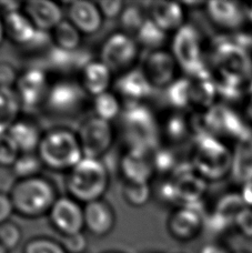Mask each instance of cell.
I'll return each mask as SVG.
<instances>
[{
  "label": "cell",
  "mask_w": 252,
  "mask_h": 253,
  "mask_svg": "<svg viewBox=\"0 0 252 253\" xmlns=\"http://www.w3.org/2000/svg\"><path fill=\"white\" fill-rule=\"evenodd\" d=\"M120 125L129 150L152 153L160 147V124L145 103H128L120 116Z\"/></svg>",
  "instance_id": "6da1fadb"
},
{
  "label": "cell",
  "mask_w": 252,
  "mask_h": 253,
  "mask_svg": "<svg viewBox=\"0 0 252 253\" xmlns=\"http://www.w3.org/2000/svg\"><path fill=\"white\" fill-rule=\"evenodd\" d=\"M37 155L44 168L68 172L84 159L77 132L65 126H56L43 133Z\"/></svg>",
  "instance_id": "7a4b0ae2"
},
{
  "label": "cell",
  "mask_w": 252,
  "mask_h": 253,
  "mask_svg": "<svg viewBox=\"0 0 252 253\" xmlns=\"http://www.w3.org/2000/svg\"><path fill=\"white\" fill-rule=\"evenodd\" d=\"M9 196L15 213L27 219H37L48 214L59 198L55 184L42 175L17 180Z\"/></svg>",
  "instance_id": "3957f363"
},
{
  "label": "cell",
  "mask_w": 252,
  "mask_h": 253,
  "mask_svg": "<svg viewBox=\"0 0 252 253\" xmlns=\"http://www.w3.org/2000/svg\"><path fill=\"white\" fill-rule=\"evenodd\" d=\"M109 184V171L101 159L84 158L67 172L66 189L68 196L84 205L101 200Z\"/></svg>",
  "instance_id": "277c9868"
},
{
  "label": "cell",
  "mask_w": 252,
  "mask_h": 253,
  "mask_svg": "<svg viewBox=\"0 0 252 253\" xmlns=\"http://www.w3.org/2000/svg\"><path fill=\"white\" fill-rule=\"evenodd\" d=\"M190 162L206 181H217L231 173L232 152L215 135L198 134L193 142Z\"/></svg>",
  "instance_id": "5b68a950"
},
{
  "label": "cell",
  "mask_w": 252,
  "mask_h": 253,
  "mask_svg": "<svg viewBox=\"0 0 252 253\" xmlns=\"http://www.w3.org/2000/svg\"><path fill=\"white\" fill-rule=\"evenodd\" d=\"M88 97L80 81L60 79L51 84L43 108L53 117L68 118L84 109Z\"/></svg>",
  "instance_id": "8992f818"
},
{
  "label": "cell",
  "mask_w": 252,
  "mask_h": 253,
  "mask_svg": "<svg viewBox=\"0 0 252 253\" xmlns=\"http://www.w3.org/2000/svg\"><path fill=\"white\" fill-rule=\"evenodd\" d=\"M139 46L133 36L124 31H115L103 40L99 58L109 68L112 74H124L133 69L139 57Z\"/></svg>",
  "instance_id": "52a82bcc"
},
{
  "label": "cell",
  "mask_w": 252,
  "mask_h": 253,
  "mask_svg": "<svg viewBox=\"0 0 252 253\" xmlns=\"http://www.w3.org/2000/svg\"><path fill=\"white\" fill-rule=\"evenodd\" d=\"M171 53L177 61L179 69L192 77L205 70L201 55V42L198 30L186 24L173 34Z\"/></svg>",
  "instance_id": "ba28073f"
},
{
  "label": "cell",
  "mask_w": 252,
  "mask_h": 253,
  "mask_svg": "<svg viewBox=\"0 0 252 253\" xmlns=\"http://www.w3.org/2000/svg\"><path fill=\"white\" fill-rule=\"evenodd\" d=\"M77 135L84 158L101 159L115 141V129L111 123L91 116L79 125Z\"/></svg>",
  "instance_id": "9c48e42d"
},
{
  "label": "cell",
  "mask_w": 252,
  "mask_h": 253,
  "mask_svg": "<svg viewBox=\"0 0 252 253\" xmlns=\"http://www.w3.org/2000/svg\"><path fill=\"white\" fill-rule=\"evenodd\" d=\"M206 215L201 201L179 206L168 219L167 228L170 236L180 242L195 240L205 230Z\"/></svg>",
  "instance_id": "30bf717a"
},
{
  "label": "cell",
  "mask_w": 252,
  "mask_h": 253,
  "mask_svg": "<svg viewBox=\"0 0 252 253\" xmlns=\"http://www.w3.org/2000/svg\"><path fill=\"white\" fill-rule=\"evenodd\" d=\"M50 85L47 71L38 67H30L20 72L13 89L18 94L22 109L33 111L43 107Z\"/></svg>",
  "instance_id": "8fae6325"
},
{
  "label": "cell",
  "mask_w": 252,
  "mask_h": 253,
  "mask_svg": "<svg viewBox=\"0 0 252 253\" xmlns=\"http://www.w3.org/2000/svg\"><path fill=\"white\" fill-rule=\"evenodd\" d=\"M49 222L62 237L84 231V213L82 203L69 196L59 197L48 213Z\"/></svg>",
  "instance_id": "7c38bea8"
},
{
  "label": "cell",
  "mask_w": 252,
  "mask_h": 253,
  "mask_svg": "<svg viewBox=\"0 0 252 253\" xmlns=\"http://www.w3.org/2000/svg\"><path fill=\"white\" fill-rule=\"evenodd\" d=\"M155 89H166L178 78L179 66L171 51L159 49L149 51L141 67Z\"/></svg>",
  "instance_id": "4fadbf2b"
},
{
  "label": "cell",
  "mask_w": 252,
  "mask_h": 253,
  "mask_svg": "<svg viewBox=\"0 0 252 253\" xmlns=\"http://www.w3.org/2000/svg\"><path fill=\"white\" fill-rule=\"evenodd\" d=\"M170 179L174 184L179 206L200 202L207 191V181L193 169L191 162H179Z\"/></svg>",
  "instance_id": "5bb4252c"
},
{
  "label": "cell",
  "mask_w": 252,
  "mask_h": 253,
  "mask_svg": "<svg viewBox=\"0 0 252 253\" xmlns=\"http://www.w3.org/2000/svg\"><path fill=\"white\" fill-rule=\"evenodd\" d=\"M114 87L117 96L128 103H143L155 90L141 68H133L119 75Z\"/></svg>",
  "instance_id": "9a60e30c"
},
{
  "label": "cell",
  "mask_w": 252,
  "mask_h": 253,
  "mask_svg": "<svg viewBox=\"0 0 252 253\" xmlns=\"http://www.w3.org/2000/svg\"><path fill=\"white\" fill-rule=\"evenodd\" d=\"M205 10L213 25L226 30L240 28L248 17V9L238 1L212 0L206 2Z\"/></svg>",
  "instance_id": "2e32d148"
},
{
  "label": "cell",
  "mask_w": 252,
  "mask_h": 253,
  "mask_svg": "<svg viewBox=\"0 0 252 253\" xmlns=\"http://www.w3.org/2000/svg\"><path fill=\"white\" fill-rule=\"evenodd\" d=\"M67 20H69L84 36L96 35L101 29L103 19L97 2L88 0H76L68 3L66 9Z\"/></svg>",
  "instance_id": "e0dca14e"
},
{
  "label": "cell",
  "mask_w": 252,
  "mask_h": 253,
  "mask_svg": "<svg viewBox=\"0 0 252 253\" xmlns=\"http://www.w3.org/2000/svg\"><path fill=\"white\" fill-rule=\"evenodd\" d=\"M84 230L96 238H105L116 227V212L109 203L97 200L84 206Z\"/></svg>",
  "instance_id": "ac0fdd59"
},
{
  "label": "cell",
  "mask_w": 252,
  "mask_h": 253,
  "mask_svg": "<svg viewBox=\"0 0 252 253\" xmlns=\"http://www.w3.org/2000/svg\"><path fill=\"white\" fill-rule=\"evenodd\" d=\"M120 173L125 182L150 183L156 173L152 153L127 149L120 160Z\"/></svg>",
  "instance_id": "d6986e66"
},
{
  "label": "cell",
  "mask_w": 252,
  "mask_h": 253,
  "mask_svg": "<svg viewBox=\"0 0 252 253\" xmlns=\"http://www.w3.org/2000/svg\"><path fill=\"white\" fill-rule=\"evenodd\" d=\"M22 10L36 28L42 31H51L65 20V11L59 3L50 0H30L24 2Z\"/></svg>",
  "instance_id": "ffe728a7"
},
{
  "label": "cell",
  "mask_w": 252,
  "mask_h": 253,
  "mask_svg": "<svg viewBox=\"0 0 252 253\" xmlns=\"http://www.w3.org/2000/svg\"><path fill=\"white\" fill-rule=\"evenodd\" d=\"M147 15L166 33H175L187 24L186 8L183 3L154 1L149 3Z\"/></svg>",
  "instance_id": "44dd1931"
},
{
  "label": "cell",
  "mask_w": 252,
  "mask_h": 253,
  "mask_svg": "<svg viewBox=\"0 0 252 253\" xmlns=\"http://www.w3.org/2000/svg\"><path fill=\"white\" fill-rule=\"evenodd\" d=\"M2 19L6 37L17 46L27 48L38 34V29L22 9L3 15Z\"/></svg>",
  "instance_id": "7402d4cb"
},
{
  "label": "cell",
  "mask_w": 252,
  "mask_h": 253,
  "mask_svg": "<svg viewBox=\"0 0 252 253\" xmlns=\"http://www.w3.org/2000/svg\"><path fill=\"white\" fill-rule=\"evenodd\" d=\"M80 74V84L90 97L94 98L109 91L114 84L111 70L100 60L90 61Z\"/></svg>",
  "instance_id": "603a6c76"
},
{
  "label": "cell",
  "mask_w": 252,
  "mask_h": 253,
  "mask_svg": "<svg viewBox=\"0 0 252 253\" xmlns=\"http://www.w3.org/2000/svg\"><path fill=\"white\" fill-rule=\"evenodd\" d=\"M90 61L92 59L90 58L89 52L83 50L82 48L76 51H67L52 46L49 48L46 57L48 67L57 72H82Z\"/></svg>",
  "instance_id": "cb8c5ba5"
},
{
  "label": "cell",
  "mask_w": 252,
  "mask_h": 253,
  "mask_svg": "<svg viewBox=\"0 0 252 253\" xmlns=\"http://www.w3.org/2000/svg\"><path fill=\"white\" fill-rule=\"evenodd\" d=\"M8 134L15 141L21 153L37 152L43 133L39 126L29 119H19L13 125Z\"/></svg>",
  "instance_id": "d4e9b609"
},
{
  "label": "cell",
  "mask_w": 252,
  "mask_h": 253,
  "mask_svg": "<svg viewBox=\"0 0 252 253\" xmlns=\"http://www.w3.org/2000/svg\"><path fill=\"white\" fill-rule=\"evenodd\" d=\"M231 174L242 186L252 181V133L238 140L235 152H232Z\"/></svg>",
  "instance_id": "484cf974"
},
{
  "label": "cell",
  "mask_w": 252,
  "mask_h": 253,
  "mask_svg": "<svg viewBox=\"0 0 252 253\" xmlns=\"http://www.w3.org/2000/svg\"><path fill=\"white\" fill-rule=\"evenodd\" d=\"M22 111L21 102L13 88H0V135L8 133L19 120Z\"/></svg>",
  "instance_id": "4316f807"
},
{
  "label": "cell",
  "mask_w": 252,
  "mask_h": 253,
  "mask_svg": "<svg viewBox=\"0 0 252 253\" xmlns=\"http://www.w3.org/2000/svg\"><path fill=\"white\" fill-rule=\"evenodd\" d=\"M50 34L52 46L62 50L76 51L82 47L84 35L69 20H62Z\"/></svg>",
  "instance_id": "83f0119b"
},
{
  "label": "cell",
  "mask_w": 252,
  "mask_h": 253,
  "mask_svg": "<svg viewBox=\"0 0 252 253\" xmlns=\"http://www.w3.org/2000/svg\"><path fill=\"white\" fill-rule=\"evenodd\" d=\"M161 134L170 143H181L191 134V123L182 111H174L166 118L165 123L160 125Z\"/></svg>",
  "instance_id": "f1b7e54d"
},
{
  "label": "cell",
  "mask_w": 252,
  "mask_h": 253,
  "mask_svg": "<svg viewBox=\"0 0 252 253\" xmlns=\"http://www.w3.org/2000/svg\"><path fill=\"white\" fill-rule=\"evenodd\" d=\"M165 97L175 111H182L192 105V85L189 77H180L165 89Z\"/></svg>",
  "instance_id": "f546056e"
},
{
  "label": "cell",
  "mask_w": 252,
  "mask_h": 253,
  "mask_svg": "<svg viewBox=\"0 0 252 253\" xmlns=\"http://www.w3.org/2000/svg\"><path fill=\"white\" fill-rule=\"evenodd\" d=\"M134 36L139 46L147 48L149 51L164 49V44L168 39V33L156 25L149 17Z\"/></svg>",
  "instance_id": "4dcf8cb0"
},
{
  "label": "cell",
  "mask_w": 252,
  "mask_h": 253,
  "mask_svg": "<svg viewBox=\"0 0 252 253\" xmlns=\"http://www.w3.org/2000/svg\"><path fill=\"white\" fill-rule=\"evenodd\" d=\"M93 115L108 123L119 118L123 114L120 98L115 92L107 91L93 98Z\"/></svg>",
  "instance_id": "1f68e13d"
},
{
  "label": "cell",
  "mask_w": 252,
  "mask_h": 253,
  "mask_svg": "<svg viewBox=\"0 0 252 253\" xmlns=\"http://www.w3.org/2000/svg\"><path fill=\"white\" fill-rule=\"evenodd\" d=\"M44 168L37 152L33 153H20L15 165L12 166L11 172L17 180L29 179L38 177Z\"/></svg>",
  "instance_id": "d6a6232c"
},
{
  "label": "cell",
  "mask_w": 252,
  "mask_h": 253,
  "mask_svg": "<svg viewBox=\"0 0 252 253\" xmlns=\"http://www.w3.org/2000/svg\"><path fill=\"white\" fill-rule=\"evenodd\" d=\"M148 15L141 7L136 3L126 4L123 13L119 18L121 31L129 35H136L141 26L145 24Z\"/></svg>",
  "instance_id": "836d02e7"
},
{
  "label": "cell",
  "mask_w": 252,
  "mask_h": 253,
  "mask_svg": "<svg viewBox=\"0 0 252 253\" xmlns=\"http://www.w3.org/2000/svg\"><path fill=\"white\" fill-rule=\"evenodd\" d=\"M123 197L129 206L134 208L145 207L152 198V188L150 183L125 182Z\"/></svg>",
  "instance_id": "e575fe53"
},
{
  "label": "cell",
  "mask_w": 252,
  "mask_h": 253,
  "mask_svg": "<svg viewBox=\"0 0 252 253\" xmlns=\"http://www.w3.org/2000/svg\"><path fill=\"white\" fill-rule=\"evenodd\" d=\"M152 165H154L157 173L172 174L174 169L179 165V161L172 149L159 147L152 152Z\"/></svg>",
  "instance_id": "d590c367"
},
{
  "label": "cell",
  "mask_w": 252,
  "mask_h": 253,
  "mask_svg": "<svg viewBox=\"0 0 252 253\" xmlns=\"http://www.w3.org/2000/svg\"><path fill=\"white\" fill-rule=\"evenodd\" d=\"M22 253H67L61 242L48 237H36L27 241Z\"/></svg>",
  "instance_id": "8d00e7d4"
},
{
  "label": "cell",
  "mask_w": 252,
  "mask_h": 253,
  "mask_svg": "<svg viewBox=\"0 0 252 253\" xmlns=\"http://www.w3.org/2000/svg\"><path fill=\"white\" fill-rule=\"evenodd\" d=\"M20 153L19 148L17 147L10 135L8 133L0 135V167L1 168L11 169Z\"/></svg>",
  "instance_id": "74e56055"
},
{
  "label": "cell",
  "mask_w": 252,
  "mask_h": 253,
  "mask_svg": "<svg viewBox=\"0 0 252 253\" xmlns=\"http://www.w3.org/2000/svg\"><path fill=\"white\" fill-rule=\"evenodd\" d=\"M22 240V230L12 221L0 225V245L11 251L20 245Z\"/></svg>",
  "instance_id": "f35d334b"
},
{
  "label": "cell",
  "mask_w": 252,
  "mask_h": 253,
  "mask_svg": "<svg viewBox=\"0 0 252 253\" xmlns=\"http://www.w3.org/2000/svg\"><path fill=\"white\" fill-rule=\"evenodd\" d=\"M61 245L67 253H85L88 249V239L84 232L62 237Z\"/></svg>",
  "instance_id": "ab89813d"
},
{
  "label": "cell",
  "mask_w": 252,
  "mask_h": 253,
  "mask_svg": "<svg viewBox=\"0 0 252 253\" xmlns=\"http://www.w3.org/2000/svg\"><path fill=\"white\" fill-rule=\"evenodd\" d=\"M97 4L105 19L114 20L119 19L127 3L123 0H101V1H98Z\"/></svg>",
  "instance_id": "60d3db41"
},
{
  "label": "cell",
  "mask_w": 252,
  "mask_h": 253,
  "mask_svg": "<svg viewBox=\"0 0 252 253\" xmlns=\"http://www.w3.org/2000/svg\"><path fill=\"white\" fill-rule=\"evenodd\" d=\"M235 227L242 236L252 239V209L246 207L235 220Z\"/></svg>",
  "instance_id": "b9f144b4"
},
{
  "label": "cell",
  "mask_w": 252,
  "mask_h": 253,
  "mask_svg": "<svg viewBox=\"0 0 252 253\" xmlns=\"http://www.w3.org/2000/svg\"><path fill=\"white\" fill-rule=\"evenodd\" d=\"M19 77L16 68L7 61H0V88H13Z\"/></svg>",
  "instance_id": "7bdbcfd3"
},
{
  "label": "cell",
  "mask_w": 252,
  "mask_h": 253,
  "mask_svg": "<svg viewBox=\"0 0 252 253\" xmlns=\"http://www.w3.org/2000/svg\"><path fill=\"white\" fill-rule=\"evenodd\" d=\"M158 197L166 203H179L174 184L170 178L159 184Z\"/></svg>",
  "instance_id": "ee69618b"
},
{
  "label": "cell",
  "mask_w": 252,
  "mask_h": 253,
  "mask_svg": "<svg viewBox=\"0 0 252 253\" xmlns=\"http://www.w3.org/2000/svg\"><path fill=\"white\" fill-rule=\"evenodd\" d=\"M15 213L12 202L9 193L0 191V225L10 221L11 215Z\"/></svg>",
  "instance_id": "f6af8a7d"
},
{
  "label": "cell",
  "mask_w": 252,
  "mask_h": 253,
  "mask_svg": "<svg viewBox=\"0 0 252 253\" xmlns=\"http://www.w3.org/2000/svg\"><path fill=\"white\" fill-rule=\"evenodd\" d=\"M199 253H231L226 246L219 242H207L200 248Z\"/></svg>",
  "instance_id": "bcb514c9"
},
{
  "label": "cell",
  "mask_w": 252,
  "mask_h": 253,
  "mask_svg": "<svg viewBox=\"0 0 252 253\" xmlns=\"http://www.w3.org/2000/svg\"><path fill=\"white\" fill-rule=\"evenodd\" d=\"M241 197L245 205L252 209V181L245 183L241 188Z\"/></svg>",
  "instance_id": "7dc6e473"
},
{
  "label": "cell",
  "mask_w": 252,
  "mask_h": 253,
  "mask_svg": "<svg viewBox=\"0 0 252 253\" xmlns=\"http://www.w3.org/2000/svg\"><path fill=\"white\" fill-rule=\"evenodd\" d=\"M246 119L252 125V93L246 103Z\"/></svg>",
  "instance_id": "c3c4849f"
},
{
  "label": "cell",
  "mask_w": 252,
  "mask_h": 253,
  "mask_svg": "<svg viewBox=\"0 0 252 253\" xmlns=\"http://www.w3.org/2000/svg\"><path fill=\"white\" fill-rule=\"evenodd\" d=\"M4 38H6V33H4V25H3L2 15L0 13V46L2 44Z\"/></svg>",
  "instance_id": "681fc988"
},
{
  "label": "cell",
  "mask_w": 252,
  "mask_h": 253,
  "mask_svg": "<svg viewBox=\"0 0 252 253\" xmlns=\"http://www.w3.org/2000/svg\"><path fill=\"white\" fill-rule=\"evenodd\" d=\"M248 17L252 20V2L250 3V6L248 8Z\"/></svg>",
  "instance_id": "f907efd6"
},
{
  "label": "cell",
  "mask_w": 252,
  "mask_h": 253,
  "mask_svg": "<svg viewBox=\"0 0 252 253\" xmlns=\"http://www.w3.org/2000/svg\"><path fill=\"white\" fill-rule=\"evenodd\" d=\"M0 253H9V251L6 249V248L0 245Z\"/></svg>",
  "instance_id": "816d5d0a"
},
{
  "label": "cell",
  "mask_w": 252,
  "mask_h": 253,
  "mask_svg": "<svg viewBox=\"0 0 252 253\" xmlns=\"http://www.w3.org/2000/svg\"><path fill=\"white\" fill-rule=\"evenodd\" d=\"M105 253H120V252H111L110 251V252H105Z\"/></svg>",
  "instance_id": "f5cc1de1"
},
{
  "label": "cell",
  "mask_w": 252,
  "mask_h": 253,
  "mask_svg": "<svg viewBox=\"0 0 252 253\" xmlns=\"http://www.w3.org/2000/svg\"><path fill=\"white\" fill-rule=\"evenodd\" d=\"M238 253H246V252H238Z\"/></svg>",
  "instance_id": "db71d44e"
}]
</instances>
